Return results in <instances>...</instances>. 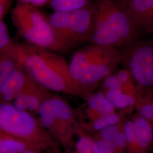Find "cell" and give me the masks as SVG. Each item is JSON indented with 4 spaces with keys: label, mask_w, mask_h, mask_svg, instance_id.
Masks as SVG:
<instances>
[{
    "label": "cell",
    "mask_w": 153,
    "mask_h": 153,
    "mask_svg": "<svg viewBox=\"0 0 153 153\" xmlns=\"http://www.w3.org/2000/svg\"><path fill=\"white\" fill-rule=\"evenodd\" d=\"M131 120L135 129V143L133 153H150L153 148V128L141 116L136 114Z\"/></svg>",
    "instance_id": "12"
},
{
    "label": "cell",
    "mask_w": 153,
    "mask_h": 153,
    "mask_svg": "<svg viewBox=\"0 0 153 153\" xmlns=\"http://www.w3.org/2000/svg\"><path fill=\"white\" fill-rule=\"evenodd\" d=\"M14 44L5 23L4 20H0V52L10 48Z\"/></svg>",
    "instance_id": "24"
},
{
    "label": "cell",
    "mask_w": 153,
    "mask_h": 153,
    "mask_svg": "<svg viewBox=\"0 0 153 153\" xmlns=\"http://www.w3.org/2000/svg\"><path fill=\"white\" fill-rule=\"evenodd\" d=\"M115 73L120 82L123 91L136 97L138 91L137 85L129 70L126 68H123L117 70Z\"/></svg>",
    "instance_id": "19"
},
{
    "label": "cell",
    "mask_w": 153,
    "mask_h": 153,
    "mask_svg": "<svg viewBox=\"0 0 153 153\" xmlns=\"http://www.w3.org/2000/svg\"><path fill=\"white\" fill-rule=\"evenodd\" d=\"M115 153H126L127 143L126 135L123 129L117 135L113 141Z\"/></svg>",
    "instance_id": "26"
},
{
    "label": "cell",
    "mask_w": 153,
    "mask_h": 153,
    "mask_svg": "<svg viewBox=\"0 0 153 153\" xmlns=\"http://www.w3.org/2000/svg\"><path fill=\"white\" fill-rule=\"evenodd\" d=\"M119 1H124V2H125V3L127 1H128L129 0H119Z\"/></svg>",
    "instance_id": "32"
},
{
    "label": "cell",
    "mask_w": 153,
    "mask_h": 153,
    "mask_svg": "<svg viewBox=\"0 0 153 153\" xmlns=\"http://www.w3.org/2000/svg\"><path fill=\"white\" fill-rule=\"evenodd\" d=\"M134 108L137 114L147 120L153 128V91L138 88Z\"/></svg>",
    "instance_id": "15"
},
{
    "label": "cell",
    "mask_w": 153,
    "mask_h": 153,
    "mask_svg": "<svg viewBox=\"0 0 153 153\" xmlns=\"http://www.w3.org/2000/svg\"><path fill=\"white\" fill-rule=\"evenodd\" d=\"M104 93L106 98L115 109L129 110L134 107L136 97L124 93L121 90H108Z\"/></svg>",
    "instance_id": "16"
},
{
    "label": "cell",
    "mask_w": 153,
    "mask_h": 153,
    "mask_svg": "<svg viewBox=\"0 0 153 153\" xmlns=\"http://www.w3.org/2000/svg\"><path fill=\"white\" fill-rule=\"evenodd\" d=\"M89 0H51L49 5L54 11H64L79 9L88 5Z\"/></svg>",
    "instance_id": "21"
},
{
    "label": "cell",
    "mask_w": 153,
    "mask_h": 153,
    "mask_svg": "<svg viewBox=\"0 0 153 153\" xmlns=\"http://www.w3.org/2000/svg\"><path fill=\"white\" fill-rule=\"evenodd\" d=\"M97 143L99 153H115L113 143L94 138Z\"/></svg>",
    "instance_id": "27"
},
{
    "label": "cell",
    "mask_w": 153,
    "mask_h": 153,
    "mask_svg": "<svg viewBox=\"0 0 153 153\" xmlns=\"http://www.w3.org/2000/svg\"><path fill=\"white\" fill-rule=\"evenodd\" d=\"M151 30H152V31H153V27H152V29H151Z\"/></svg>",
    "instance_id": "33"
},
{
    "label": "cell",
    "mask_w": 153,
    "mask_h": 153,
    "mask_svg": "<svg viewBox=\"0 0 153 153\" xmlns=\"http://www.w3.org/2000/svg\"><path fill=\"white\" fill-rule=\"evenodd\" d=\"M30 76L21 61L0 88V102L11 103Z\"/></svg>",
    "instance_id": "10"
},
{
    "label": "cell",
    "mask_w": 153,
    "mask_h": 153,
    "mask_svg": "<svg viewBox=\"0 0 153 153\" xmlns=\"http://www.w3.org/2000/svg\"><path fill=\"white\" fill-rule=\"evenodd\" d=\"M11 21L25 42L57 53L70 48L62 41L55 28L37 7L18 2L12 9Z\"/></svg>",
    "instance_id": "5"
},
{
    "label": "cell",
    "mask_w": 153,
    "mask_h": 153,
    "mask_svg": "<svg viewBox=\"0 0 153 153\" xmlns=\"http://www.w3.org/2000/svg\"><path fill=\"white\" fill-rule=\"evenodd\" d=\"M122 57V62L131 73L137 88L153 91V45L146 43L133 45Z\"/></svg>",
    "instance_id": "8"
},
{
    "label": "cell",
    "mask_w": 153,
    "mask_h": 153,
    "mask_svg": "<svg viewBox=\"0 0 153 153\" xmlns=\"http://www.w3.org/2000/svg\"><path fill=\"white\" fill-rule=\"evenodd\" d=\"M86 114L88 123H92L103 115L115 112V108L106 98L104 92L91 93L86 99Z\"/></svg>",
    "instance_id": "13"
},
{
    "label": "cell",
    "mask_w": 153,
    "mask_h": 153,
    "mask_svg": "<svg viewBox=\"0 0 153 153\" xmlns=\"http://www.w3.org/2000/svg\"><path fill=\"white\" fill-rule=\"evenodd\" d=\"M122 121H123L122 120V116L115 112L103 115L96 120L92 123H87L85 126L87 129L96 132L106 126L119 123Z\"/></svg>",
    "instance_id": "20"
},
{
    "label": "cell",
    "mask_w": 153,
    "mask_h": 153,
    "mask_svg": "<svg viewBox=\"0 0 153 153\" xmlns=\"http://www.w3.org/2000/svg\"><path fill=\"white\" fill-rule=\"evenodd\" d=\"M124 123V121L123 120L119 123L106 126L100 131H96L93 137L105 141L112 142L115 137L123 129Z\"/></svg>",
    "instance_id": "22"
},
{
    "label": "cell",
    "mask_w": 153,
    "mask_h": 153,
    "mask_svg": "<svg viewBox=\"0 0 153 153\" xmlns=\"http://www.w3.org/2000/svg\"><path fill=\"white\" fill-rule=\"evenodd\" d=\"M43 153V152L37 149H29L22 153Z\"/></svg>",
    "instance_id": "30"
},
{
    "label": "cell",
    "mask_w": 153,
    "mask_h": 153,
    "mask_svg": "<svg viewBox=\"0 0 153 153\" xmlns=\"http://www.w3.org/2000/svg\"><path fill=\"white\" fill-rule=\"evenodd\" d=\"M11 5V0H0V20H4Z\"/></svg>",
    "instance_id": "28"
},
{
    "label": "cell",
    "mask_w": 153,
    "mask_h": 153,
    "mask_svg": "<svg viewBox=\"0 0 153 153\" xmlns=\"http://www.w3.org/2000/svg\"><path fill=\"white\" fill-rule=\"evenodd\" d=\"M139 33L124 5L114 0H97L86 42L116 48L131 43Z\"/></svg>",
    "instance_id": "2"
},
{
    "label": "cell",
    "mask_w": 153,
    "mask_h": 153,
    "mask_svg": "<svg viewBox=\"0 0 153 153\" xmlns=\"http://www.w3.org/2000/svg\"><path fill=\"white\" fill-rule=\"evenodd\" d=\"M36 115L45 129L61 146L65 150L71 146L81 126L76 112L64 99L51 94Z\"/></svg>",
    "instance_id": "6"
},
{
    "label": "cell",
    "mask_w": 153,
    "mask_h": 153,
    "mask_svg": "<svg viewBox=\"0 0 153 153\" xmlns=\"http://www.w3.org/2000/svg\"><path fill=\"white\" fill-rule=\"evenodd\" d=\"M18 2H22L34 6L35 7H39L49 3L51 0H17Z\"/></svg>",
    "instance_id": "29"
},
{
    "label": "cell",
    "mask_w": 153,
    "mask_h": 153,
    "mask_svg": "<svg viewBox=\"0 0 153 153\" xmlns=\"http://www.w3.org/2000/svg\"><path fill=\"white\" fill-rule=\"evenodd\" d=\"M20 61L14 43L10 48L4 51L0 60V88Z\"/></svg>",
    "instance_id": "14"
},
{
    "label": "cell",
    "mask_w": 153,
    "mask_h": 153,
    "mask_svg": "<svg viewBox=\"0 0 153 153\" xmlns=\"http://www.w3.org/2000/svg\"><path fill=\"white\" fill-rule=\"evenodd\" d=\"M29 149L25 142L0 132V153H20Z\"/></svg>",
    "instance_id": "18"
},
{
    "label": "cell",
    "mask_w": 153,
    "mask_h": 153,
    "mask_svg": "<svg viewBox=\"0 0 153 153\" xmlns=\"http://www.w3.org/2000/svg\"><path fill=\"white\" fill-rule=\"evenodd\" d=\"M102 86L104 91L114 90H122V86L115 73L106 76L102 81ZM123 91V90H122Z\"/></svg>",
    "instance_id": "25"
},
{
    "label": "cell",
    "mask_w": 153,
    "mask_h": 153,
    "mask_svg": "<svg viewBox=\"0 0 153 153\" xmlns=\"http://www.w3.org/2000/svg\"><path fill=\"white\" fill-rule=\"evenodd\" d=\"M6 50H7V49H6ZM4 51H1V52H0V60H1V57H2V55L4 54Z\"/></svg>",
    "instance_id": "31"
},
{
    "label": "cell",
    "mask_w": 153,
    "mask_h": 153,
    "mask_svg": "<svg viewBox=\"0 0 153 153\" xmlns=\"http://www.w3.org/2000/svg\"><path fill=\"white\" fill-rule=\"evenodd\" d=\"M78 139L73 142L70 148L72 150H66V153H99L95 141L93 137L87 135L81 127L76 134Z\"/></svg>",
    "instance_id": "17"
},
{
    "label": "cell",
    "mask_w": 153,
    "mask_h": 153,
    "mask_svg": "<svg viewBox=\"0 0 153 153\" xmlns=\"http://www.w3.org/2000/svg\"><path fill=\"white\" fill-rule=\"evenodd\" d=\"M93 5L79 9L54 11L48 18L56 33L71 49L83 42H86L92 21Z\"/></svg>",
    "instance_id": "7"
},
{
    "label": "cell",
    "mask_w": 153,
    "mask_h": 153,
    "mask_svg": "<svg viewBox=\"0 0 153 153\" xmlns=\"http://www.w3.org/2000/svg\"><path fill=\"white\" fill-rule=\"evenodd\" d=\"M124 131L127 143L126 153H133L135 143V129L134 123L131 119L124 121Z\"/></svg>",
    "instance_id": "23"
},
{
    "label": "cell",
    "mask_w": 153,
    "mask_h": 153,
    "mask_svg": "<svg viewBox=\"0 0 153 153\" xmlns=\"http://www.w3.org/2000/svg\"><path fill=\"white\" fill-rule=\"evenodd\" d=\"M122 60L116 48L89 44L73 55L69 63L71 76L87 98L100 82L115 73Z\"/></svg>",
    "instance_id": "3"
},
{
    "label": "cell",
    "mask_w": 153,
    "mask_h": 153,
    "mask_svg": "<svg viewBox=\"0 0 153 153\" xmlns=\"http://www.w3.org/2000/svg\"><path fill=\"white\" fill-rule=\"evenodd\" d=\"M16 47L30 74L46 89L86 99L71 78L69 63L59 53L25 42Z\"/></svg>",
    "instance_id": "1"
},
{
    "label": "cell",
    "mask_w": 153,
    "mask_h": 153,
    "mask_svg": "<svg viewBox=\"0 0 153 153\" xmlns=\"http://www.w3.org/2000/svg\"><path fill=\"white\" fill-rule=\"evenodd\" d=\"M51 93L30 75L25 86L11 104L18 109L31 114L37 112L41 104Z\"/></svg>",
    "instance_id": "9"
},
{
    "label": "cell",
    "mask_w": 153,
    "mask_h": 153,
    "mask_svg": "<svg viewBox=\"0 0 153 153\" xmlns=\"http://www.w3.org/2000/svg\"><path fill=\"white\" fill-rule=\"evenodd\" d=\"M124 5L139 30L152 29L153 26V0H129Z\"/></svg>",
    "instance_id": "11"
},
{
    "label": "cell",
    "mask_w": 153,
    "mask_h": 153,
    "mask_svg": "<svg viewBox=\"0 0 153 153\" xmlns=\"http://www.w3.org/2000/svg\"><path fill=\"white\" fill-rule=\"evenodd\" d=\"M0 132L43 152L61 153V146L51 137L37 116L18 109L9 103L0 102Z\"/></svg>",
    "instance_id": "4"
}]
</instances>
